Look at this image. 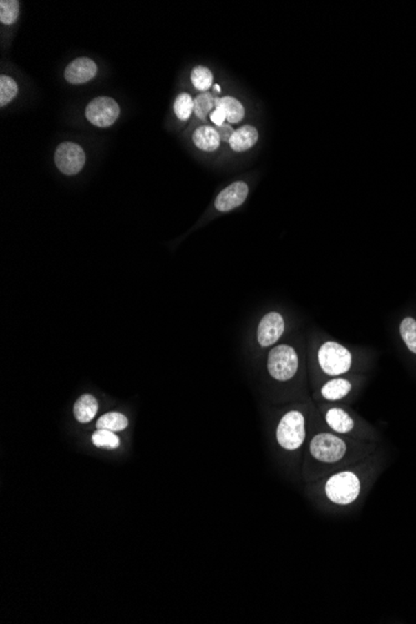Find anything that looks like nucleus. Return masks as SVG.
<instances>
[{
  "label": "nucleus",
  "instance_id": "23",
  "mask_svg": "<svg viewBox=\"0 0 416 624\" xmlns=\"http://www.w3.org/2000/svg\"><path fill=\"white\" fill-rule=\"evenodd\" d=\"M19 17V3L17 0L0 1V21L6 25H12Z\"/></svg>",
  "mask_w": 416,
  "mask_h": 624
},
{
  "label": "nucleus",
  "instance_id": "2",
  "mask_svg": "<svg viewBox=\"0 0 416 624\" xmlns=\"http://www.w3.org/2000/svg\"><path fill=\"white\" fill-rule=\"evenodd\" d=\"M306 417L298 410L288 411L277 428V441L288 451L300 449L306 440Z\"/></svg>",
  "mask_w": 416,
  "mask_h": 624
},
{
  "label": "nucleus",
  "instance_id": "3",
  "mask_svg": "<svg viewBox=\"0 0 416 624\" xmlns=\"http://www.w3.org/2000/svg\"><path fill=\"white\" fill-rule=\"evenodd\" d=\"M267 368L271 377L278 382H288L295 377L300 368L297 351L291 345L280 344L269 351Z\"/></svg>",
  "mask_w": 416,
  "mask_h": 624
},
{
  "label": "nucleus",
  "instance_id": "17",
  "mask_svg": "<svg viewBox=\"0 0 416 624\" xmlns=\"http://www.w3.org/2000/svg\"><path fill=\"white\" fill-rule=\"evenodd\" d=\"M127 425H129V420L126 416L120 413H107L98 419L96 428L117 433V431H123L126 429Z\"/></svg>",
  "mask_w": 416,
  "mask_h": 624
},
{
  "label": "nucleus",
  "instance_id": "9",
  "mask_svg": "<svg viewBox=\"0 0 416 624\" xmlns=\"http://www.w3.org/2000/svg\"><path fill=\"white\" fill-rule=\"evenodd\" d=\"M248 185L243 181L231 183L216 197L215 207L220 212H229L242 206L247 200Z\"/></svg>",
  "mask_w": 416,
  "mask_h": 624
},
{
  "label": "nucleus",
  "instance_id": "4",
  "mask_svg": "<svg viewBox=\"0 0 416 624\" xmlns=\"http://www.w3.org/2000/svg\"><path fill=\"white\" fill-rule=\"evenodd\" d=\"M360 492V482L357 475L345 471L332 476L325 485L328 499L337 505H349L357 500Z\"/></svg>",
  "mask_w": 416,
  "mask_h": 624
},
{
  "label": "nucleus",
  "instance_id": "8",
  "mask_svg": "<svg viewBox=\"0 0 416 624\" xmlns=\"http://www.w3.org/2000/svg\"><path fill=\"white\" fill-rule=\"evenodd\" d=\"M284 331L286 320L283 315L278 312L267 313L266 315L260 319L258 324L257 342L263 348L271 346L280 340Z\"/></svg>",
  "mask_w": 416,
  "mask_h": 624
},
{
  "label": "nucleus",
  "instance_id": "25",
  "mask_svg": "<svg viewBox=\"0 0 416 624\" xmlns=\"http://www.w3.org/2000/svg\"><path fill=\"white\" fill-rule=\"evenodd\" d=\"M209 118H211V121L215 124V126H222V125L226 124V121H227V115H226V111L223 110L221 106H217L215 110L211 112Z\"/></svg>",
  "mask_w": 416,
  "mask_h": 624
},
{
  "label": "nucleus",
  "instance_id": "21",
  "mask_svg": "<svg viewBox=\"0 0 416 624\" xmlns=\"http://www.w3.org/2000/svg\"><path fill=\"white\" fill-rule=\"evenodd\" d=\"M174 110H175L177 118H180L181 121H187L191 115L195 112L194 98H191V95L186 94V92L180 94L176 98Z\"/></svg>",
  "mask_w": 416,
  "mask_h": 624
},
{
  "label": "nucleus",
  "instance_id": "11",
  "mask_svg": "<svg viewBox=\"0 0 416 624\" xmlns=\"http://www.w3.org/2000/svg\"><path fill=\"white\" fill-rule=\"evenodd\" d=\"M192 140L197 149L206 152H214L218 150L221 146V137L216 130V127L203 125L198 127L192 135Z\"/></svg>",
  "mask_w": 416,
  "mask_h": 624
},
{
  "label": "nucleus",
  "instance_id": "15",
  "mask_svg": "<svg viewBox=\"0 0 416 624\" xmlns=\"http://www.w3.org/2000/svg\"><path fill=\"white\" fill-rule=\"evenodd\" d=\"M351 391V383L343 377H335L326 382L322 388V397L328 402H338L344 399Z\"/></svg>",
  "mask_w": 416,
  "mask_h": 624
},
{
  "label": "nucleus",
  "instance_id": "24",
  "mask_svg": "<svg viewBox=\"0 0 416 624\" xmlns=\"http://www.w3.org/2000/svg\"><path fill=\"white\" fill-rule=\"evenodd\" d=\"M92 442L98 448H107V449H116L120 445L118 436L109 431V430L98 429L92 435Z\"/></svg>",
  "mask_w": 416,
  "mask_h": 624
},
{
  "label": "nucleus",
  "instance_id": "6",
  "mask_svg": "<svg viewBox=\"0 0 416 624\" xmlns=\"http://www.w3.org/2000/svg\"><path fill=\"white\" fill-rule=\"evenodd\" d=\"M85 115L90 124L98 127H109L120 116V106L114 98L98 96L87 104Z\"/></svg>",
  "mask_w": 416,
  "mask_h": 624
},
{
  "label": "nucleus",
  "instance_id": "19",
  "mask_svg": "<svg viewBox=\"0 0 416 624\" xmlns=\"http://www.w3.org/2000/svg\"><path fill=\"white\" fill-rule=\"evenodd\" d=\"M195 114L202 121L207 120V115L216 109V98L211 92H202L194 100Z\"/></svg>",
  "mask_w": 416,
  "mask_h": 624
},
{
  "label": "nucleus",
  "instance_id": "22",
  "mask_svg": "<svg viewBox=\"0 0 416 624\" xmlns=\"http://www.w3.org/2000/svg\"><path fill=\"white\" fill-rule=\"evenodd\" d=\"M18 95V84L8 75L0 76V106L4 107Z\"/></svg>",
  "mask_w": 416,
  "mask_h": 624
},
{
  "label": "nucleus",
  "instance_id": "1",
  "mask_svg": "<svg viewBox=\"0 0 416 624\" xmlns=\"http://www.w3.org/2000/svg\"><path fill=\"white\" fill-rule=\"evenodd\" d=\"M318 364L328 377H339L351 371L353 355L344 345L326 340L319 346Z\"/></svg>",
  "mask_w": 416,
  "mask_h": 624
},
{
  "label": "nucleus",
  "instance_id": "10",
  "mask_svg": "<svg viewBox=\"0 0 416 624\" xmlns=\"http://www.w3.org/2000/svg\"><path fill=\"white\" fill-rule=\"evenodd\" d=\"M98 65L95 61L89 58H79L72 60L69 65L66 66V81L72 85L85 84L96 76Z\"/></svg>",
  "mask_w": 416,
  "mask_h": 624
},
{
  "label": "nucleus",
  "instance_id": "27",
  "mask_svg": "<svg viewBox=\"0 0 416 624\" xmlns=\"http://www.w3.org/2000/svg\"><path fill=\"white\" fill-rule=\"evenodd\" d=\"M215 90L217 92H221V87H220V86H218V85H215Z\"/></svg>",
  "mask_w": 416,
  "mask_h": 624
},
{
  "label": "nucleus",
  "instance_id": "16",
  "mask_svg": "<svg viewBox=\"0 0 416 624\" xmlns=\"http://www.w3.org/2000/svg\"><path fill=\"white\" fill-rule=\"evenodd\" d=\"M221 106L223 110L226 111L227 115L228 124H237L241 123L245 117V107L243 105L232 96H225V98H216V107Z\"/></svg>",
  "mask_w": 416,
  "mask_h": 624
},
{
  "label": "nucleus",
  "instance_id": "18",
  "mask_svg": "<svg viewBox=\"0 0 416 624\" xmlns=\"http://www.w3.org/2000/svg\"><path fill=\"white\" fill-rule=\"evenodd\" d=\"M191 81L198 92H207L214 84V74L203 65H197L191 72Z\"/></svg>",
  "mask_w": 416,
  "mask_h": 624
},
{
  "label": "nucleus",
  "instance_id": "5",
  "mask_svg": "<svg viewBox=\"0 0 416 624\" xmlns=\"http://www.w3.org/2000/svg\"><path fill=\"white\" fill-rule=\"evenodd\" d=\"M309 451L315 460L322 462H338L346 454V444L339 436L331 433H319L313 436Z\"/></svg>",
  "mask_w": 416,
  "mask_h": 624
},
{
  "label": "nucleus",
  "instance_id": "13",
  "mask_svg": "<svg viewBox=\"0 0 416 624\" xmlns=\"http://www.w3.org/2000/svg\"><path fill=\"white\" fill-rule=\"evenodd\" d=\"M325 422L331 429L339 434H349L354 429V420L340 408H332L325 413Z\"/></svg>",
  "mask_w": 416,
  "mask_h": 624
},
{
  "label": "nucleus",
  "instance_id": "7",
  "mask_svg": "<svg viewBox=\"0 0 416 624\" xmlns=\"http://www.w3.org/2000/svg\"><path fill=\"white\" fill-rule=\"evenodd\" d=\"M86 161L83 147L74 143H60L55 151V163L64 175H76L83 167Z\"/></svg>",
  "mask_w": 416,
  "mask_h": 624
},
{
  "label": "nucleus",
  "instance_id": "26",
  "mask_svg": "<svg viewBox=\"0 0 416 624\" xmlns=\"http://www.w3.org/2000/svg\"><path fill=\"white\" fill-rule=\"evenodd\" d=\"M216 130L218 132V135L221 137L222 143H229L231 137L234 134L233 127L232 125L225 124L222 126H216Z\"/></svg>",
  "mask_w": 416,
  "mask_h": 624
},
{
  "label": "nucleus",
  "instance_id": "20",
  "mask_svg": "<svg viewBox=\"0 0 416 624\" xmlns=\"http://www.w3.org/2000/svg\"><path fill=\"white\" fill-rule=\"evenodd\" d=\"M399 332L408 349L416 354V319L413 317L404 318L400 323Z\"/></svg>",
  "mask_w": 416,
  "mask_h": 624
},
{
  "label": "nucleus",
  "instance_id": "12",
  "mask_svg": "<svg viewBox=\"0 0 416 624\" xmlns=\"http://www.w3.org/2000/svg\"><path fill=\"white\" fill-rule=\"evenodd\" d=\"M258 141V131L251 125H245L238 130L234 131L229 140V146L236 152H245L252 149Z\"/></svg>",
  "mask_w": 416,
  "mask_h": 624
},
{
  "label": "nucleus",
  "instance_id": "14",
  "mask_svg": "<svg viewBox=\"0 0 416 624\" xmlns=\"http://www.w3.org/2000/svg\"><path fill=\"white\" fill-rule=\"evenodd\" d=\"M98 410V400L90 394L79 397L74 405V416L79 423H90Z\"/></svg>",
  "mask_w": 416,
  "mask_h": 624
}]
</instances>
